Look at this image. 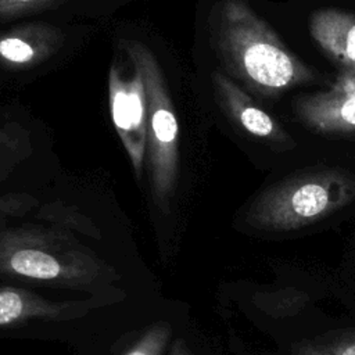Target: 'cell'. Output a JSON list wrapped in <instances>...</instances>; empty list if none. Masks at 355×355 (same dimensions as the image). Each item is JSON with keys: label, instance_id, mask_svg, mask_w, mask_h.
Wrapping results in <instances>:
<instances>
[{"label": "cell", "instance_id": "8", "mask_svg": "<svg viewBox=\"0 0 355 355\" xmlns=\"http://www.w3.org/2000/svg\"><path fill=\"white\" fill-rule=\"evenodd\" d=\"M60 29L44 24L15 26L0 33V68L21 72L42 65L64 44Z\"/></svg>", "mask_w": 355, "mask_h": 355}, {"label": "cell", "instance_id": "16", "mask_svg": "<svg viewBox=\"0 0 355 355\" xmlns=\"http://www.w3.org/2000/svg\"><path fill=\"white\" fill-rule=\"evenodd\" d=\"M298 355H355V338H347L330 345L305 348Z\"/></svg>", "mask_w": 355, "mask_h": 355}, {"label": "cell", "instance_id": "12", "mask_svg": "<svg viewBox=\"0 0 355 355\" xmlns=\"http://www.w3.org/2000/svg\"><path fill=\"white\" fill-rule=\"evenodd\" d=\"M32 143L28 132L18 123L0 126V182L32 154Z\"/></svg>", "mask_w": 355, "mask_h": 355}, {"label": "cell", "instance_id": "4", "mask_svg": "<svg viewBox=\"0 0 355 355\" xmlns=\"http://www.w3.org/2000/svg\"><path fill=\"white\" fill-rule=\"evenodd\" d=\"M122 47L144 82L147 94L146 158L150 187L157 205L166 209L176 189L179 171V125L173 103L151 50L132 39L122 40Z\"/></svg>", "mask_w": 355, "mask_h": 355}, {"label": "cell", "instance_id": "7", "mask_svg": "<svg viewBox=\"0 0 355 355\" xmlns=\"http://www.w3.org/2000/svg\"><path fill=\"white\" fill-rule=\"evenodd\" d=\"M90 305L89 301H54L24 287L0 286V329L82 318Z\"/></svg>", "mask_w": 355, "mask_h": 355}, {"label": "cell", "instance_id": "14", "mask_svg": "<svg viewBox=\"0 0 355 355\" xmlns=\"http://www.w3.org/2000/svg\"><path fill=\"white\" fill-rule=\"evenodd\" d=\"M39 207V200L28 193H8L0 196V229L15 223Z\"/></svg>", "mask_w": 355, "mask_h": 355}, {"label": "cell", "instance_id": "2", "mask_svg": "<svg viewBox=\"0 0 355 355\" xmlns=\"http://www.w3.org/2000/svg\"><path fill=\"white\" fill-rule=\"evenodd\" d=\"M215 26L222 58L255 92L272 96L313 79L312 69L286 47L247 0H222Z\"/></svg>", "mask_w": 355, "mask_h": 355}, {"label": "cell", "instance_id": "11", "mask_svg": "<svg viewBox=\"0 0 355 355\" xmlns=\"http://www.w3.org/2000/svg\"><path fill=\"white\" fill-rule=\"evenodd\" d=\"M35 211L36 214L33 218L37 222L58 226L73 234L90 237L93 240H98L101 237L100 229L94 225V222L73 205L54 201L39 204Z\"/></svg>", "mask_w": 355, "mask_h": 355}, {"label": "cell", "instance_id": "1", "mask_svg": "<svg viewBox=\"0 0 355 355\" xmlns=\"http://www.w3.org/2000/svg\"><path fill=\"white\" fill-rule=\"evenodd\" d=\"M116 276L108 262L65 229L37 220L0 229V277L94 291Z\"/></svg>", "mask_w": 355, "mask_h": 355}, {"label": "cell", "instance_id": "6", "mask_svg": "<svg viewBox=\"0 0 355 355\" xmlns=\"http://www.w3.org/2000/svg\"><path fill=\"white\" fill-rule=\"evenodd\" d=\"M295 112L319 133L355 132V72H343L326 92L298 98Z\"/></svg>", "mask_w": 355, "mask_h": 355}, {"label": "cell", "instance_id": "13", "mask_svg": "<svg viewBox=\"0 0 355 355\" xmlns=\"http://www.w3.org/2000/svg\"><path fill=\"white\" fill-rule=\"evenodd\" d=\"M171 324L158 322L151 324L123 355H162L171 338Z\"/></svg>", "mask_w": 355, "mask_h": 355}, {"label": "cell", "instance_id": "10", "mask_svg": "<svg viewBox=\"0 0 355 355\" xmlns=\"http://www.w3.org/2000/svg\"><path fill=\"white\" fill-rule=\"evenodd\" d=\"M311 35L320 49L345 71L355 72V15L334 10H318L311 17Z\"/></svg>", "mask_w": 355, "mask_h": 355}, {"label": "cell", "instance_id": "9", "mask_svg": "<svg viewBox=\"0 0 355 355\" xmlns=\"http://www.w3.org/2000/svg\"><path fill=\"white\" fill-rule=\"evenodd\" d=\"M215 94L223 110L248 135L272 141H283L287 136L277 122L259 108L236 83L220 72L212 73Z\"/></svg>", "mask_w": 355, "mask_h": 355}, {"label": "cell", "instance_id": "17", "mask_svg": "<svg viewBox=\"0 0 355 355\" xmlns=\"http://www.w3.org/2000/svg\"><path fill=\"white\" fill-rule=\"evenodd\" d=\"M171 355H191L186 343L183 340H176L173 347H172V351H171Z\"/></svg>", "mask_w": 355, "mask_h": 355}, {"label": "cell", "instance_id": "5", "mask_svg": "<svg viewBox=\"0 0 355 355\" xmlns=\"http://www.w3.org/2000/svg\"><path fill=\"white\" fill-rule=\"evenodd\" d=\"M133 76L125 79L116 64L108 73V103L114 128L130 159L136 178L143 175L147 143V94L143 78L133 67Z\"/></svg>", "mask_w": 355, "mask_h": 355}, {"label": "cell", "instance_id": "3", "mask_svg": "<svg viewBox=\"0 0 355 355\" xmlns=\"http://www.w3.org/2000/svg\"><path fill=\"white\" fill-rule=\"evenodd\" d=\"M355 198V176L338 169L293 175L263 190L244 214L245 223L263 232H290L312 225Z\"/></svg>", "mask_w": 355, "mask_h": 355}, {"label": "cell", "instance_id": "15", "mask_svg": "<svg viewBox=\"0 0 355 355\" xmlns=\"http://www.w3.org/2000/svg\"><path fill=\"white\" fill-rule=\"evenodd\" d=\"M54 3L55 0H0V22L47 8Z\"/></svg>", "mask_w": 355, "mask_h": 355}]
</instances>
